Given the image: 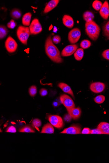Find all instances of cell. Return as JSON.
Segmentation results:
<instances>
[{"instance_id": "cell-1", "label": "cell", "mask_w": 109, "mask_h": 163, "mask_svg": "<svg viewBox=\"0 0 109 163\" xmlns=\"http://www.w3.org/2000/svg\"><path fill=\"white\" fill-rule=\"evenodd\" d=\"M45 48L47 55L53 62L57 63L63 62V60L61 57L60 52L54 44L51 36H49L46 40Z\"/></svg>"}, {"instance_id": "cell-2", "label": "cell", "mask_w": 109, "mask_h": 163, "mask_svg": "<svg viewBox=\"0 0 109 163\" xmlns=\"http://www.w3.org/2000/svg\"><path fill=\"white\" fill-rule=\"evenodd\" d=\"M85 29L87 35L92 40L95 41L98 39L101 29L99 26L93 20L86 22Z\"/></svg>"}, {"instance_id": "cell-3", "label": "cell", "mask_w": 109, "mask_h": 163, "mask_svg": "<svg viewBox=\"0 0 109 163\" xmlns=\"http://www.w3.org/2000/svg\"><path fill=\"white\" fill-rule=\"evenodd\" d=\"M30 34V29L28 27L20 26L17 30V35L18 39L25 45L27 44Z\"/></svg>"}, {"instance_id": "cell-4", "label": "cell", "mask_w": 109, "mask_h": 163, "mask_svg": "<svg viewBox=\"0 0 109 163\" xmlns=\"http://www.w3.org/2000/svg\"><path fill=\"white\" fill-rule=\"evenodd\" d=\"M48 119L50 123L54 127L61 129L64 126L63 120L59 116L57 115H50Z\"/></svg>"}, {"instance_id": "cell-5", "label": "cell", "mask_w": 109, "mask_h": 163, "mask_svg": "<svg viewBox=\"0 0 109 163\" xmlns=\"http://www.w3.org/2000/svg\"><path fill=\"white\" fill-rule=\"evenodd\" d=\"M30 33L31 35H36L41 32L42 28L39 20L35 19L33 20L29 27Z\"/></svg>"}, {"instance_id": "cell-6", "label": "cell", "mask_w": 109, "mask_h": 163, "mask_svg": "<svg viewBox=\"0 0 109 163\" xmlns=\"http://www.w3.org/2000/svg\"><path fill=\"white\" fill-rule=\"evenodd\" d=\"M81 36L80 30L78 28H74L69 32L68 39L71 44L77 43L79 40Z\"/></svg>"}, {"instance_id": "cell-7", "label": "cell", "mask_w": 109, "mask_h": 163, "mask_svg": "<svg viewBox=\"0 0 109 163\" xmlns=\"http://www.w3.org/2000/svg\"><path fill=\"white\" fill-rule=\"evenodd\" d=\"M59 98L61 103L66 108V109L75 107L73 100L68 95L66 94L61 95Z\"/></svg>"}, {"instance_id": "cell-8", "label": "cell", "mask_w": 109, "mask_h": 163, "mask_svg": "<svg viewBox=\"0 0 109 163\" xmlns=\"http://www.w3.org/2000/svg\"><path fill=\"white\" fill-rule=\"evenodd\" d=\"M5 46L7 50L9 53H12L15 52L16 51L18 44L14 39L9 36L6 41Z\"/></svg>"}, {"instance_id": "cell-9", "label": "cell", "mask_w": 109, "mask_h": 163, "mask_svg": "<svg viewBox=\"0 0 109 163\" xmlns=\"http://www.w3.org/2000/svg\"><path fill=\"white\" fill-rule=\"evenodd\" d=\"M78 46L77 44L70 45L65 47L61 53V56L63 57L71 56L77 50Z\"/></svg>"}, {"instance_id": "cell-10", "label": "cell", "mask_w": 109, "mask_h": 163, "mask_svg": "<svg viewBox=\"0 0 109 163\" xmlns=\"http://www.w3.org/2000/svg\"><path fill=\"white\" fill-rule=\"evenodd\" d=\"M105 84L101 82H95L92 84L90 86L91 91L95 93L103 92L105 88Z\"/></svg>"}, {"instance_id": "cell-11", "label": "cell", "mask_w": 109, "mask_h": 163, "mask_svg": "<svg viewBox=\"0 0 109 163\" xmlns=\"http://www.w3.org/2000/svg\"><path fill=\"white\" fill-rule=\"evenodd\" d=\"M81 129L78 125L71 126L66 128L60 133L71 134H81Z\"/></svg>"}, {"instance_id": "cell-12", "label": "cell", "mask_w": 109, "mask_h": 163, "mask_svg": "<svg viewBox=\"0 0 109 163\" xmlns=\"http://www.w3.org/2000/svg\"><path fill=\"white\" fill-rule=\"evenodd\" d=\"M67 110L72 118L74 120L78 119L81 116V111L79 107L67 109Z\"/></svg>"}, {"instance_id": "cell-13", "label": "cell", "mask_w": 109, "mask_h": 163, "mask_svg": "<svg viewBox=\"0 0 109 163\" xmlns=\"http://www.w3.org/2000/svg\"><path fill=\"white\" fill-rule=\"evenodd\" d=\"M100 14L101 16L105 20H107L109 16V6L108 2L106 1L100 10Z\"/></svg>"}, {"instance_id": "cell-14", "label": "cell", "mask_w": 109, "mask_h": 163, "mask_svg": "<svg viewBox=\"0 0 109 163\" xmlns=\"http://www.w3.org/2000/svg\"><path fill=\"white\" fill-rule=\"evenodd\" d=\"M63 22L64 25L67 28L71 29L74 25L73 18L70 16L65 15L63 18Z\"/></svg>"}, {"instance_id": "cell-15", "label": "cell", "mask_w": 109, "mask_h": 163, "mask_svg": "<svg viewBox=\"0 0 109 163\" xmlns=\"http://www.w3.org/2000/svg\"><path fill=\"white\" fill-rule=\"evenodd\" d=\"M59 2V0H52L50 1L45 6L44 12L46 13L53 10L57 6Z\"/></svg>"}, {"instance_id": "cell-16", "label": "cell", "mask_w": 109, "mask_h": 163, "mask_svg": "<svg viewBox=\"0 0 109 163\" xmlns=\"http://www.w3.org/2000/svg\"><path fill=\"white\" fill-rule=\"evenodd\" d=\"M58 87L65 93L69 94L74 98V94L71 87L67 84L63 83H59L58 85Z\"/></svg>"}, {"instance_id": "cell-17", "label": "cell", "mask_w": 109, "mask_h": 163, "mask_svg": "<svg viewBox=\"0 0 109 163\" xmlns=\"http://www.w3.org/2000/svg\"><path fill=\"white\" fill-rule=\"evenodd\" d=\"M97 128L103 134H109V124L106 122H101L98 125Z\"/></svg>"}, {"instance_id": "cell-18", "label": "cell", "mask_w": 109, "mask_h": 163, "mask_svg": "<svg viewBox=\"0 0 109 163\" xmlns=\"http://www.w3.org/2000/svg\"><path fill=\"white\" fill-rule=\"evenodd\" d=\"M54 132L53 126L51 124L47 123L43 126L41 133L52 134H53Z\"/></svg>"}, {"instance_id": "cell-19", "label": "cell", "mask_w": 109, "mask_h": 163, "mask_svg": "<svg viewBox=\"0 0 109 163\" xmlns=\"http://www.w3.org/2000/svg\"><path fill=\"white\" fill-rule=\"evenodd\" d=\"M31 16L30 12L27 13L24 15L22 19V24L24 25L28 26L30 25Z\"/></svg>"}, {"instance_id": "cell-20", "label": "cell", "mask_w": 109, "mask_h": 163, "mask_svg": "<svg viewBox=\"0 0 109 163\" xmlns=\"http://www.w3.org/2000/svg\"><path fill=\"white\" fill-rule=\"evenodd\" d=\"M94 17L93 13L89 11L85 12L83 15V19L86 22H89L92 21Z\"/></svg>"}, {"instance_id": "cell-21", "label": "cell", "mask_w": 109, "mask_h": 163, "mask_svg": "<svg viewBox=\"0 0 109 163\" xmlns=\"http://www.w3.org/2000/svg\"><path fill=\"white\" fill-rule=\"evenodd\" d=\"M84 55V51L82 48L78 49L74 53V57L78 61H81L83 58Z\"/></svg>"}, {"instance_id": "cell-22", "label": "cell", "mask_w": 109, "mask_h": 163, "mask_svg": "<svg viewBox=\"0 0 109 163\" xmlns=\"http://www.w3.org/2000/svg\"><path fill=\"white\" fill-rule=\"evenodd\" d=\"M10 15L13 19L17 20L21 17L22 13L21 11L19 9H15L11 11Z\"/></svg>"}, {"instance_id": "cell-23", "label": "cell", "mask_w": 109, "mask_h": 163, "mask_svg": "<svg viewBox=\"0 0 109 163\" xmlns=\"http://www.w3.org/2000/svg\"><path fill=\"white\" fill-rule=\"evenodd\" d=\"M0 38L3 39L7 35L8 33V30L6 27L4 25H1L0 28Z\"/></svg>"}, {"instance_id": "cell-24", "label": "cell", "mask_w": 109, "mask_h": 163, "mask_svg": "<svg viewBox=\"0 0 109 163\" xmlns=\"http://www.w3.org/2000/svg\"><path fill=\"white\" fill-rule=\"evenodd\" d=\"M91 45V43L90 41L87 39L83 40L80 44L81 47L83 49L89 48Z\"/></svg>"}, {"instance_id": "cell-25", "label": "cell", "mask_w": 109, "mask_h": 163, "mask_svg": "<svg viewBox=\"0 0 109 163\" xmlns=\"http://www.w3.org/2000/svg\"><path fill=\"white\" fill-rule=\"evenodd\" d=\"M19 132L22 133H35V131L33 128L29 126H25L20 129Z\"/></svg>"}, {"instance_id": "cell-26", "label": "cell", "mask_w": 109, "mask_h": 163, "mask_svg": "<svg viewBox=\"0 0 109 163\" xmlns=\"http://www.w3.org/2000/svg\"><path fill=\"white\" fill-rule=\"evenodd\" d=\"M103 4L100 1L96 0L94 1L92 3V7L94 10L97 11L100 10Z\"/></svg>"}, {"instance_id": "cell-27", "label": "cell", "mask_w": 109, "mask_h": 163, "mask_svg": "<svg viewBox=\"0 0 109 163\" xmlns=\"http://www.w3.org/2000/svg\"><path fill=\"white\" fill-rule=\"evenodd\" d=\"M105 100V97L103 95H100L95 97L94 101L95 103L98 104H101L104 102Z\"/></svg>"}, {"instance_id": "cell-28", "label": "cell", "mask_w": 109, "mask_h": 163, "mask_svg": "<svg viewBox=\"0 0 109 163\" xmlns=\"http://www.w3.org/2000/svg\"><path fill=\"white\" fill-rule=\"evenodd\" d=\"M32 126L35 128H38L42 125V122L38 119H34L32 122Z\"/></svg>"}, {"instance_id": "cell-29", "label": "cell", "mask_w": 109, "mask_h": 163, "mask_svg": "<svg viewBox=\"0 0 109 163\" xmlns=\"http://www.w3.org/2000/svg\"><path fill=\"white\" fill-rule=\"evenodd\" d=\"M103 35L107 38L109 37V21L103 27Z\"/></svg>"}, {"instance_id": "cell-30", "label": "cell", "mask_w": 109, "mask_h": 163, "mask_svg": "<svg viewBox=\"0 0 109 163\" xmlns=\"http://www.w3.org/2000/svg\"><path fill=\"white\" fill-rule=\"evenodd\" d=\"M29 93L31 97H35L37 93V89L35 86H32L29 88Z\"/></svg>"}, {"instance_id": "cell-31", "label": "cell", "mask_w": 109, "mask_h": 163, "mask_svg": "<svg viewBox=\"0 0 109 163\" xmlns=\"http://www.w3.org/2000/svg\"><path fill=\"white\" fill-rule=\"evenodd\" d=\"M17 25V24L13 20H12L7 24L8 28L10 29H14Z\"/></svg>"}, {"instance_id": "cell-32", "label": "cell", "mask_w": 109, "mask_h": 163, "mask_svg": "<svg viewBox=\"0 0 109 163\" xmlns=\"http://www.w3.org/2000/svg\"><path fill=\"white\" fill-rule=\"evenodd\" d=\"M52 40L53 43L55 44H58L60 43L61 41V38L59 36L55 35L53 37Z\"/></svg>"}, {"instance_id": "cell-33", "label": "cell", "mask_w": 109, "mask_h": 163, "mask_svg": "<svg viewBox=\"0 0 109 163\" xmlns=\"http://www.w3.org/2000/svg\"><path fill=\"white\" fill-rule=\"evenodd\" d=\"M102 56L105 59L109 60V49L104 51L102 53Z\"/></svg>"}, {"instance_id": "cell-34", "label": "cell", "mask_w": 109, "mask_h": 163, "mask_svg": "<svg viewBox=\"0 0 109 163\" xmlns=\"http://www.w3.org/2000/svg\"><path fill=\"white\" fill-rule=\"evenodd\" d=\"M17 132L16 128L13 126L9 127L6 131L7 132L15 133Z\"/></svg>"}, {"instance_id": "cell-35", "label": "cell", "mask_w": 109, "mask_h": 163, "mask_svg": "<svg viewBox=\"0 0 109 163\" xmlns=\"http://www.w3.org/2000/svg\"><path fill=\"white\" fill-rule=\"evenodd\" d=\"M91 130L88 128H85L83 129L81 134H91Z\"/></svg>"}, {"instance_id": "cell-36", "label": "cell", "mask_w": 109, "mask_h": 163, "mask_svg": "<svg viewBox=\"0 0 109 163\" xmlns=\"http://www.w3.org/2000/svg\"><path fill=\"white\" fill-rule=\"evenodd\" d=\"M48 92L47 90L44 88L41 89L40 91V94L41 96L44 97L47 94Z\"/></svg>"}, {"instance_id": "cell-37", "label": "cell", "mask_w": 109, "mask_h": 163, "mask_svg": "<svg viewBox=\"0 0 109 163\" xmlns=\"http://www.w3.org/2000/svg\"><path fill=\"white\" fill-rule=\"evenodd\" d=\"M64 120L68 123L70 122L72 119L69 114L65 115L64 117Z\"/></svg>"}, {"instance_id": "cell-38", "label": "cell", "mask_w": 109, "mask_h": 163, "mask_svg": "<svg viewBox=\"0 0 109 163\" xmlns=\"http://www.w3.org/2000/svg\"><path fill=\"white\" fill-rule=\"evenodd\" d=\"M91 134H103L101 131L97 128L91 130Z\"/></svg>"}, {"instance_id": "cell-39", "label": "cell", "mask_w": 109, "mask_h": 163, "mask_svg": "<svg viewBox=\"0 0 109 163\" xmlns=\"http://www.w3.org/2000/svg\"><path fill=\"white\" fill-rule=\"evenodd\" d=\"M60 103H61L60 99L55 100L54 101L53 103V106L54 107H58L60 105Z\"/></svg>"}, {"instance_id": "cell-40", "label": "cell", "mask_w": 109, "mask_h": 163, "mask_svg": "<svg viewBox=\"0 0 109 163\" xmlns=\"http://www.w3.org/2000/svg\"><path fill=\"white\" fill-rule=\"evenodd\" d=\"M58 31V29L56 26H54V27L53 32L54 33H56Z\"/></svg>"}, {"instance_id": "cell-41", "label": "cell", "mask_w": 109, "mask_h": 163, "mask_svg": "<svg viewBox=\"0 0 109 163\" xmlns=\"http://www.w3.org/2000/svg\"><path fill=\"white\" fill-rule=\"evenodd\" d=\"M52 26H52V25L50 26V29H49V30H51L52 29Z\"/></svg>"}, {"instance_id": "cell-42", "label": "cell", "mask_w": 109, "mask_h": 163, "mask_svg": "<svg viewBox=\"0 0 109 163\" xmlns=\"http://www.w3.org/2000/svg\"><path fill=\"white\" fill-rule=\"evenodd\" d=\"M107 39L109 40V37L107 38Z\"/></svg>"}]
</instances>
